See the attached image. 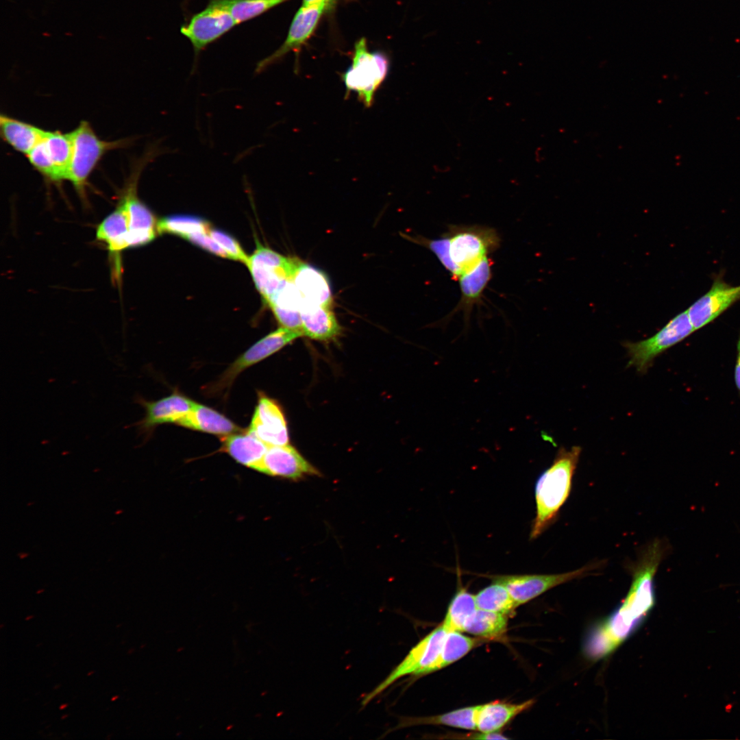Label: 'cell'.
<instances>
[{"label": "cell", "mask_w": 740, "mask_h": 740, "mask_svg": "<svg viewBox=\"0 0 740 740\" xmlns=\"http://www.w3.org/2000/svg\"><path fill=\"white\" fill-rule=\"evenodd\" d=\"M300 314L304 335L319 341H330L341 333V327L331 305L301 304Z\"/></svg>", "instance_id": "obj_19"}, {"label": "cell", "mask_w": 740, "mask_h": 740, "mask_svg": "<svg viewBox=\"0 0 740 740\" xmlns=\"http://www.w3.org/2000/svg\"><path fill=\"white\" fill-rule=\"evenodd\" d=\"M328 10L324 2L301 6L293 18L284 42L273 53L260 60L255 72L263 71L290 51H299L314 32L322 14Z\"/></svg>", "instance_id": "obj_12"}, {"label": "cell", "mask_w": 740, "mask_h": 740, "mask_svg": "<svg viewBox=\"0 0 740 740\" xmlns=\"http://www.w3.org/2000/svg\"><path fill=\"white\" fill-rule=\"evenodd\" d=\"M388 68L386 56L379 51L370 53L366 40L360 39L355 45L352 64L343 75L347 92H355L362 103L370 107L376 91L387 75Z\"/></svg>", "instance_id": "obj_4"}, {"label": "cell", "mask_w": 740, "mask_h": 740, "mask_svg": "<svg viewBox=\"0 0 740 740\" xmlns=\"http://www.w3.org/2000/svg\"><path fill=\"white\" fill-rule=\"evenodd\" d=\"M184 239L203 249L224 258L231 259L228 254L209 235L205 233H195L187 236Z\"/></svg>", "instance_id": "obj_34"}, {"label": "cell", "mask_w": 740, "mask_h": 740, "mask_svg": "<svg viewBox=\"0 0 740 740\" xmlns=\"http://www.w3.org/2000/svg\"><path fill=\"white\" fill-rule=\"evenodd\" d=\"M256 471L291 480L318 473L317 470L289 444L269 446Z\"/></svg>", "instance_id": "obj_15"}, {"label": "cell", "mask_w": 740, "mask_h": 740, "mask_svg": "<svg viewBox=\"0 0 740 740\" xmlns=\"http://www.w3.org/2000/svg\"><path fill=\"white\" fill-rule=\"evenodd\" d=\"M530 700L519 704L493 701L480 705L476 719V730L482 732H498L513 718L530 708Z\"/></svg>", "instance_id": "obj_22"}, {"label": "cell", "mask_w": 740, "mask_h": 740, "mask_svg": "<svg viewBox=\"0 0 740 740\" xmlns=\"http://www.w3.org/2000/svg\"><path fill=\"white\" fill-rule=\"evenodd\" d=\"M734 378L736 387L740 395V334L737 343V358L735 366Z\"/></svg>", "instance_id": "obj_35"}, {"label": "cell", "mask_w": 740, "mask_h": 740, "mask_svg": "<svg viewBox=\"0 0 740 740\" xmlns=\"http://www.w3.org/2000/svg\"><path fill=\"white\" fill-rule=\"evenodd\" d=\"M507 626V615L478 608L467 621L464 632L482 639H500Z\"/></svg>", "instance_id": "obj_27"}, {"label": "cell", "mask_w": 740, "mask_h": 740, "mask_svg": "<svg viewBox=\"0 0 740 740\" xmlns=\"http://www.w3.org/2000/svg\"><path fill=\"white\" fill-rule=\"evenodd\" d=\"M236 25L225 0H210L205 9L181 27L180 31L190 41L197 56Z\"/></svg>", "instance_id": "obj_10"}, {"label": "cell", "mask_w": 740, "mask_h": 740, "mask_svg": "<svg viewBox=\"0 0 740 740\" xmlns=\"http://www.w3.org/2000/svg\"><path fill=\"white\" fill-rule=\"evenodd\" d=\"M581 450L579 446L569 449L560 447L552 464L538 478L535 485L536 513L530 539L538 537L554 522L567 500Z\"/></svg>", "instance_id": "obj_2"}, {"label": "cell", "mask_w": 740, "mask_h": 740, "mask_svg": "<svg viewBox=\"0 0 740 740\" xmlns=\"http://www.w3.org/2000/svg\"><path fill=\"white\" fill-rule=\"evenodd\" d=\"M336 0H303L302 6H308L312 4H316L321 2H324L327 4L328 9L334 7Z\"/></svg>", "instance_id": "obj_36"}, {"label": "cell", "mask_w": 740, "mask_h": 740, "mask_svg": "<svg viewBox=\"0 0 740 740\" xmlns=\"http://www.w3.org/2000/svg\"><path fill=\"white\" fill-rule=\"evenodd\" d=\"M30 617H32V616H29V617H27L26 619H29Z\"/></svg>", "instance_id": "obj_39"}, {"label": "cell", "mask_w": 740, "mask_h": 740, "mask_svg": "<svg viewBox=\"0 0 740 740\" xmlns=\"http://www.w3.org/2000/svg\"><path fill=\"white\" fill-rule=\"evenodd\" d=\"M289 0H225L238 23L255 18Z\"/></svg>", "instance_id": "obj_31"}, {"label": "cell", "mask_w": 740, "mask_h": 740, "mask_svg": "<svg viewBox=\"0 0 740 740\" xmlns=\"http://www.w3.org/2000/svg\"><path fill=\"white\" fill-rule=\"evenodd\" d=\"M72 153L71 132L47 131L44 138L26 156L47 180L60 183L67 180Z\"/></svg>", "instance_id": "obj_7"}, {"label": "cell", "mask_w": 740, "mask_h": 740, "mask_svg": "<svg viewBox=\"0 0 740 740\" xmlns=\"http://www.w3.org/2000/svg\"><path fill=\"white\" fill-rule=\"evenodd\" d=\"M446 233L449 238L451 258L460 275L495 251L500 243L497 231L484 225H450Z\"/></svg>", "instance_id": "obj_5"}, {"label": "cell", "mask_w": 740, "mask_h": 740, "mask_svg": "<svg viewBox=\"0 0 740 740\" xmlns=\"http://www.w3.org/2000/svg\"><path fill=\"white\" fill-rule=\"evenodd\" d=\"M177 424L207 433L227 436L241 431L230 419L206 406L196 404L195 406Z\"/></svg>", "instance_id": "obj_23"}, {"label": "cell", "mask_w": 740, "mask_h": 740, "mask_svg": "<svg viewBox=\"0 0 740 740\" xmlns=\"http://www.w3.org/2000/svg\"><path fill=\"white\" fill-rule=\"evenodd\" d=\"M116 698H117V696H116V697H114L113 698H112V700H116Z\"/></svg>", "instance_id": "obj_38"}, {"label": "cell", "mask_w": 740, "mask_h": 740, "mask_svg": "<svg viewBox=\"0 0 740 740\" xmlns=\"http://www.w3.org/2000/svg\"><path fill=\"white\" fill-rule=\"evenodd\" d=\"M208 234L228 254L232 260L247 264L249 256L234 238L225 232L212 228Z\"/></svg>", "instance_id": "obj_33"}, {"label": "cell", "mask_w": 740, "mask_h": 740, "mask_svg": "<svg viewBox=\"0 0 740 740\" xmlns=\"http://www.w3.org/2000/svg\"><path fill=\"white\" fill-rule=\"evenodd\" d=\"M66 706H67V704H62V705H61V706H60V709H63V708H65V707H66Z\"/></svg>", "instance_id": "obj_37"}, {"label": "cell", "mask_w": 740, "mask_h": 740, "mask_svg": "<svg viewBox=\"0 0 740 740\" xmlns=\"http://www.w3.org/2000/svg\"><path fill=\"white\" fill-rule=\"evenodd\" d=\"M267 304L282 325H293L300 319L301 298L292 280H288Z\"/></svg>", "instance_id": "obj_25"}, {"label": "cell", "mask_w": 740, "mask_h": 740, "mask_svg": "<svg viewBox=\"0 0 740 740\" xmlns=\"http://www.w3.org/2000/svg\"><path fill=\"white\" fill-rule=\"evenodd\" d=\"M158 234L168 233L183 238L195 233L208 234L211 226L206 220L194 215L174 214L158 221Z\"/></svg>", "instance_id": "obj_30"}, {"label": "cell", "mask_w": 740, "mask_h": 740, "mask_svg": "<svg viewBox=\"0 0 740 740\" xmlns=\"http://www.w3.org/2000/svg\"><path fill=\"white\" fill-rule=\"evenodd\" d=\"M478 609L475 595L458 587L452 599L442 625L448 632H464L465 625Z\"/></svg>", "instance_id": "obj_28"}, {"label": "cell", "mask_w": 740, "mask_h": 740, "mask_svg": "<svg viewBox=\"0 0 740 740\" xmlns=\"http://www.w3.org/2000/svg\"><path fill=\"white\" fill-rule=\"evenodd\" d=\"M669 544L655 539L631 567L632 582L622 603L609 617L592 628L584 645L586 656L593 661L606 657L643 623L655 604L654 578L668 553Z\"/></svg>", "instance_id": "obj_1"}, {"label": "cell", "mask_w": 740, "mask_h": 740, "mask_svg": "<svg viewBox=\"0 0 740 740\" xmlns=\"http://www.w3.org/2000/svg\"><path fill=\"white\" fill-rule=\"evenodd\" d=\"M292 280L300 294L301 304L331 305L328 279L320 270L297 259Z\"/></svg>", "instance_id": "obj_17"}, {"label": "cell", "mask_w": 740, "mask_h": 740, "mask_svg": "<svg viewBox=\"0 0 740 740\" xmlns=\"http://www.w3.org/2000/svg\"><path fill=\"white\" fill-rule=\"evenodd\" d=\"M269 446L247 431L225 436L221 450L237 463L256 471Z\"/></svg>", "instance_id": "obj_21"}, {"label": "cell", "mask_w": 740, "mask_h": 740, "mask_svg": "<svg viewBox=\"0 0 740 740\" xmlns=\"http://www.w3.org/2000/svg\"><path fill=\"white\" fill-rule=\"evenodd\" d=\"M447 632L441 624L419 641L385 679L363 698L362 706L368 704L397 680L408 675L421 676L423 671L439 656Z\"/></svg>", "instance_id": "obj_8"}, {"label": "cell", "mask_w": 740, "mask_h": 740, "mask_svg": "<svg viewBox=\"0 0 740 740\" xmlns=\"http://www.w3.org/2000/svg\"><path fill=\"white\" fill-rule=\"evenodd\" d=\"M739 300L740 285L732 286L717 276L711 288L687 310L695 331L713 321Z\"/></svg>", "instance_id": "obj_13"}, {"label": "cell", "mask_w": 740, "mask_h": 740, "mask_svg": "<svg viewBox=\"0 0 740 740\" xmlns=\"http://www.w3.org/2000/svg\"><path fill=\"white\" fill-rule=\"evenodd\" d=\"M143 406L145 415L134 425L143 433H147L155 426L166 423H177L187 415L196 402L180 394L174 393L157 401L148 402L136 399Z\"/></svg>", "instance_id": "obj_16"}, {"label": "cell", "mask_w": 740, "mask_h": 740, "mask_svg": "<svg viewBox=\"0 0 740 740\" xmlns=\"http://www.w3.org/2000/svg\"><path fill=\"white\" fill-rule=\"evenodd\" d=\"M0 133L3 140L12 148L26 156L44 138L47 131L6 114H1Z\"/></svg>", "instance_id": "obj_20"}, {"label": "cell", "mask_w": 740, "mask_h": 740, "mask_svg": "<svg viewBox=\"0 0 740 740\" xmlns=\"http://www.w3.org/2000/svg\"><path fill=\"white\" fill-rule=\"evenodd\" d=\"M416 241L435 255L443 267L450 273L453 280H458L460 272L451 258L449 238L446 232L439 238L430 239L419 237V239H416Z\"/></svg>", "instance_id": "obj_32"}, {"label": "cell", "mask_w": 740, "mask_h": 740, "mask_svg": "<svg viewBox=\"0 0 740 740\" xmlns=\"http://www.w3.org/2000/svg\"><path fill=\"white\" fill-rule=\"evenodd\" d=\"M602 565V562L592 563L574 571L557 574L505 575L491 578L493 582L502 584L507 589L519 606L558 585L587 576Z\"/></svg>", "instance_id": "obj_9"}, {"label": "cell", "mask_w": 740, "mask_h": 740, "mask_svg": "<svg viewBox=\"0 0 740 740\" xmlns=\"http://www.w3.org/2000/svg\"><path fill=\"white\" fill-rule=\"evenodd\" d=\"M302 335L300 332L281 326L259 340L232 363L210 391L219 393L229 388L243 370L269 357Z\"/></svg>", "instance_id": "obj_11"}, {"label": "cell", "mask_w": 740, "mask_h": 740, "mask_svg": "<svg viewBox=\"0 0 740 740\" xmlns=\"http://www.w3.org/2000/svg\"><path fill=\"white\" fill-rule=\"evenodd\" d=\"M478 609L501 613L508 617L518 607L507 589L501 584L493 583L475 595Z\"/></svg>", "instance_id": "obj_29"}, {"label": "cell", "mask_w": 740, "mask_h": 740, "mask_svg": "<svg viewBox=\"0 0 740 740\" xmlns=\"http://www.w3.org/2000/svg\"><path fill=\"white\" fill-rule=\"evenodd\" d=\"M480 705L464 707L446 713L422 717H404L395 728L419 725H443L466 730H476V719Z\"/></svg>", "instance_id": "obj_24"}, {"label": "cell", "mask_w": 740, "mask_h": 740, "mask_svg": "<svg viewBox=\"0 0 740 740\" xmlns=\"http://www.w3.org/2000/svg\"><path fill=\"white\" fill-rule=\"evenodd\" d=\"M480 641L479 639L465 636L460 632L452 631L447 632L439 656L423 671L421 676L441 669L454 663L469 653L478 645Z\"/></svg>", "instance_id": "obj_26"}, {"label": "cell", "mask_w": 740, "mask_h": 740, "mask_svg": "<svg viewBox=\"0 0 740 740\" xmlns=\"http://www.w3.org/2000/svg\"><path fill=\"white\" fill-rule=\"evenodd\" d=\"M247 432L269 446L289 444L286 422L280 406L263 394L259 395Z\"/></svg>", "instance_id": "obj_14"}, {"label": "cell", "mask_w": 740, "mask_h": 740, "mask_svg": "<svg viewBox=\"0 0 740 740\" xmlns=\"http://www.w3.org/2000/svg\"><path fill=\"white\" fill-rule=\"evenodd\" d=\"M493 261L488 256L476 267L460 275L458 281L460 299L452 314L463 311L465 319L469 318L473 306L481 301L482 293L492 278Z\"/></svg>", "instance_id": "obj_18"}, {"label": "cell", "mask_w": 740, "mask_h": 740, "mask_svg": "<svg viewBox=\"0 0 740 740\" xmlns=\"http://www.w3.org/2000/svg\"><path fill=\"white\" fill-rule=\"evenodd\" d=\"M71 132L73 153L67 180L82 199H86L88 178L103 156L112 149L125 147L130 142L127 139L101 140L85 121H81Z\"/></svg>", "instance_id": "obj_3"}, {"label": "cell", "mask_w": 740, "mask_h": 740, "mask_svg": "<svg viewBox=\"0 0 740 740\" xmlns=\"http://www.w3.org/2000/svg\"><path fill=\"white\" fill-rule=\"evenodd\" d=\"M694 332L687 311L678 314L652 336L637 342L626 341L623 343L630 358L627 366L635 367L641 373H646L658 355Z\"/></svg>", "instance_id": "obj_6"}]
</instances>
